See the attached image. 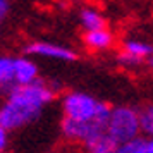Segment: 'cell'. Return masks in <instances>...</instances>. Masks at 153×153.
I'll return each mask as SVG.
<instances>
[{"label":"cell","mask_w":153,"mask_h":153,"mask_svg":"<svg viewBox=\"0 0 153 153\" xmlns=\"http://www.w3.org/2000/svg\"><path fill=\"white\" fill-rule=\"evenodd\" d=\"M117 143L107 134V131L100 132L97 136H93L90 141H86L83 145L84 153H115L117 150Z\"/></svg>","instance_id":"10"},{"label":"cell","mask_w":153,"mask_h":153,"mask_svg":"<svg viewBox=\"0 0 153 153\" xmlns=\"http://www.w3.org/2000/svg\"><path fill=\"white\" fill-rule=\"evenodd\" d=\"M115 153H146V138L139 136V138L122 143L117 146Z\"/></svg>","instance_id":"13"},{"label":"cell","mask_w":153,"mask_h":153,"mask_svg":"<svg viewBox=\"0 0 153 153\" xmlns=\"http://www.w3.org/2000/svg\"><path fill=\"white\" fill-rule=\"evenodd\" d=\"M60 110L62 117L105 127L112 107L86 91L72 90L60 97Z\"/></svg>","instance_id":"2"},{"label":"cell","mask_w":153,"mask_h":153,"mask_svg":"<svg viewBox=\"0 0 153 153\" xmlns=\"http://www.w3.org/2000/svg\"><path fill=\"white\" fill-rule=\"evenodd\" d=\"M9 148V131L0 126V153H5Z\"/></svg>","instance_id":"14"},{"label":"cell","mask_w":153,"mask_h":153,"mask_svg":"<svg viewBox=\"0 0 153 153\" xmlns=\"http://www.w3.org/2000/svg\"><path fill=\"white\" fill-rule=\"evenodd\" d=\"M0 28H2V21H0Z\"/></svg>","instance_id":"18"},{"label":"cell","mask_w":153,"mask_h":153,"mask_svg":"<svg viewBox=\"0 0 153 153\" xmlns=\"http://www.w3.org/2000/svg\"><path fill=\"white\" fill-rule=\"evenodd\" d=\"M146 153H153V138H146Z\"/></svg>","instance_id":"16"},{"label":"cell","mask_w":153,"mask_h":153,"mask_svg":"<svg viewBox=\"0 0 153 153\" xmlns=\"http://www.w3.org/2000/svg\"><path fill=\"white\" fill-rule=\"evenodd\" d=\"M141 132L146 138H153V103H148L141 108Z\"/></svg>","instance_id":"12"},{"label":"cell","mask_w":153,"mask_h":153,"mask_svg":"<svg viewBox=\"0 0 153 153\" xmlns=\"http://www.w3.org/2000/svg\"><path fill=\"white\" fill-rule=\"evenodd\" d=\"M14 79L16 86H28L40 81V67L28 55L14 57Z\"/></svg>","instance_id":"7"},{"label":"cell","mask_w":153,"mask_h":153,"mask_svg":"<svg viewBox=\"0 0 153 153\" xmlns=\"http://www.w3.org/2000/svg\"><path fill=\"white\" fill-rule=\"evenodd\" d=\"M57 91L59 86L45 79L28 86H14L0 103V126L12 132L33 124L55 100Z\"/></svg>","instance_id":"1"},{"label":"cell","mask_w":153,"mask_h":153,"mask_svg":"<svg viewBox=\"0 0 153 153\" xmlns=\"http://www.w3.org/2000/svg\"><path fill=\"white\" fill-rule=\"evenodd\" d=\"M105 131L117 145L139 138L141 132V112L131 105L112 107Z\"/></svg>","instance_id":"3"},{"label":"cell","mask_w":153,"mask_h":153,"mask_svg":"<svg viewBox=\"0 0 153 153\" xmlns=\"http://www.w3.org/2000/svg\"><path fill=\"white\" fill-rule=\"evenodd\" d=\"M10 12V0H0V21L4 22Z\"/></svg>","instance_id":"15"},{"label":"cell","mask_w":153,"mask_h":153,"mask_svg":"<svg viewBox=\"0 0 153 153\" xmlns=\"http://www.w3.org/2000/svg\"><path fill=\"white\" fill-rule=\"evenodd\" d=\"M24 55L28 57H42V59H50L57 62H76L77 52L69 48L65 45L55 42H47V40H35L29 42L24 47Z\"/></svg>","instance_id":"4"},{"label":"cell","mask_w":153,"mask_h":153,"mask_svg":"<svg viewBox=\"0 0 153 153\" xmlns=\"http://www.w3.org/2000/svg\"><path fill=\"white\" fill-rule=\"evenodd\" d=\"M60 134L65 141L69 143H76V145L83 146L86 141H90L93 136H97L100 132L105 131V127L97 124H86V122H77V120H72V119L62 117L60 119Z\"/></svg>","instance_id":"6"},{"label":"cell","mask_w":153,"mask_h":153,"mask_svg":"<svg viewBox=\"0 0 153 153\" xmlns=\"http://www.w3.org/2000/svg\"><path fill=\"white\" fill-rule=\"evenodd\" d=\"M115 38L112 31L107 29H98V31H88L83 35V45L90 52H107L114 47Z\"/></svg>","instance_id":"8"},{"label":"cell","mask_w":153,"mask_h":153,"mask_svg":"<svg viewBox=\"0 0 153 153\" xmlns=\"http://www.w3.org/2000/svg\"><path fill=\"white\" fill-rule=\"evenodd\" d=\"M59 153H65V152H59Z\"/></svg>","instance_id":"19"},{"label":"cell","mask_w":153,"mask_h":153,"mask_svg":"<svg viewBox=\"0 0 153 153\" xmlns=\"http://www.w3.org/2000/svg\"><path fill=\"white\" fill-rule=\"evenodd\" d=\"M14 86V57L4 53L0 55V95H7Z\"/></svg>","instance_id":"11"},{"label":"cell","mask_w":153,"mask_h":153,"mask_svg":"<svg viewBox=\"0 0 153 153\" xmlns=\"http://www.w3.org/2000/svg\"><path fill=\"white\" fill-rule=\"evenodd\" d=\"M153 53V47L145 40H138V38H127L120 45V52L117 53V62L124 67H136L139 64H143L150 55Z\"/></svg>","instance_id":"5"},{"label":"cell","mask_w":153,"mask_h":153,"mask_svg":"<svg viewBox=\"0 0 153 153\" xmlns=\"http://www.w3.org/2000/svg\"><path fill=\"white\" fill-rule=\"evenodd\" d=\"M79 24L84 29V33L98 31V29H107V17L97 7L86 5V7L79 9Z\"/></svg>","instance_id":"9"},{"label":"cell","mask_w":153,"mask_h":153,"mask_svg":"<svg viewBox=\"0 0 153 153\" xmlns=\"http://www.w3.org/2000/svg\"><path fill=\"white\" fill-rule=\"evenodd\" d=\"M148 65H150V67L153 69V53L150 55V59H148Z\"/></svg>","instance_id":"17"}]
</instances>
